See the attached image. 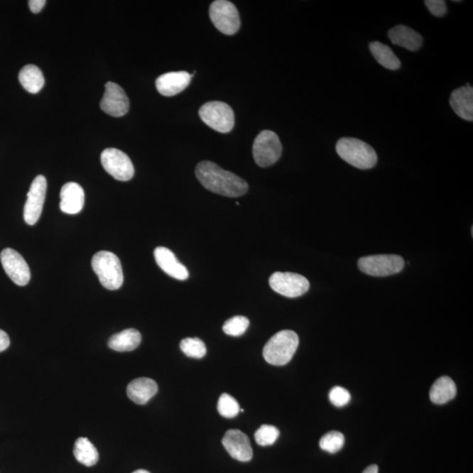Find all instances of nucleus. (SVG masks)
<instances>
[{
    "instance_id": "nucleus-1",
    "label": "nucleus",
    "mask_w": 473,
    "mask_h": 473,
    "mask_svg": "<svg viewBox=\"0 0 473 473\" xmlns=\"http://www.w3.org/2000/svg\"><path fill=\"white\" fill-rule=\"evenodd\" d=\"M196 175L202 185L213 193L228 197H242L249 191L245 180L221 168L212 161H204L197 164Z\"/></svg>"
},
{
    "instance_id": "nucleus-2",
    "label": "nucleus",
    "mask_w": 473,
    "mask_h": 473,
    "mask_svg": "<svg viewBox=\"0 0 473 473\" xmlns=\"http://www.w3.org/2000/svg\"><path fill=\"white\" fill-rule=\"evenodd\" d=\"M337 155L359 170H370L377 163L378 156L369 144L355 138H342L336 145Z\"/></svg>"
},
{
    "instance_id": "nucleus-3",
    "label": "nucleus",
    "mask_w": 473,
    "mask_h": 473,
    "mask_svg": "<svg viewBox=\"0 0 473 473\" xmlns=\"http://www.w3.org/2000/svg\"><path fill=\"white\" fill-rule=\"evenodd\" d=\"M299 345L298 334L285 330L270 339L263 349V357L266 362L273 366L286 365L295 355Z\"/></svg>"
},
{
    "instance_id": "nucleus-4",
    "label": "nucleus",
    "mask_w": 473,
    "mask_h": 473,
    "mask_svg": "<svg viewBox=\"0 0 473 473\" xmlns=\"http://www.w3.org/2000/svg\"><path fill=\"white\" fill-rule=\"evenodd\" d=\"M92 266L100 283L109 290H117L124 283L121 262L117 255L108 251H100L94 255Z\"/></svg>"
},
{
    "instance_id": "nucleus-5",
    "label": "nucleus",
    "mask_w": 473,
    "mask_h": 473,
    "mask_svg": "<svg viewBox=\"0 0 473 473\" xmlns=\"http://www.w3.org/2000/svg\"><path fill=\"white\" fill-rule=\"evenodd\" d=\"M199 116L210 129L219 133L227 134L235 125L234 111L230 105L220 101H212L202 105Z\"/></svg>"
},
{
    "instance_id": "nucleus-6",
    "label": "nucleus",
    "mask_w": 473,
    "mask_h": 473,
    "mask_svg": "<svg viewBox=\"0 0 473 473\" xmlns=\"http://www.w3.org/2000/svg\"><path fill=\"white\" fill-rule=\"evenodd\" d=\"M283 153L279 136L272 131L264 130L254 142L253 156L255 163L261 168L272 166Z\"/></svg>"
},
{
    "instance_id": "nucleus-7",
    "label": "nucleus",
    "mask_w": 473,
    "mask_h": 473,
    "mask_svg": "<svg viewBox=\"0 0 473 473\" xmlns=\"http://www.w3.org/2000/svg\"><path fill=\"white\" fill-rule=\"evenodd\" d=\"M405 262L399 255H373L360 259V271L368 276L384 277L400 273L403 269Z\"/></svg>"
},
{
    "instance_id": "nucleus-8",
    "label": "nucleus",
    "mask_w": 473,
    "mask_h": 473,
    "mask_svg": "<svg viewBox=\"0 0 473 473\" xmlns=\"http://www.w3.org/2000/svg\"><path fill=\"white\" fill-rule=\"evenodd\" d=\"M210 17L214 26L224 35L232 36L239 31L240 17L238 9L230 1L217 0L210 7Z\"/></svg>"
},
{
    "instance_id": "nucleus-9",
    "label": "nucleus",
    "mask_w": 473,
    "mask_h": 473,
    "mask_svg": "<svg viewBox=\"0 0 473 473\" xmlns=\"http://www.w3.org/2000/svg\"><path fill=\"white\" fill-rule=\"evenodd\" d=\"M269 285L273 291L288 298L302 296L310 289L307 278L290 272H276L269 278Z\"/></svg>"
},
{
    "instance_id": "nucleus-10",
    "label": "nucleus",
    "mask_w": 473,
    "mask_h": 473,
    "mask_svg": "<svg viewBox=\"0 0 473 473\" xmlns=\"http://www.w3.org/2000/svg\"><path fill=\"white\" fill-rule=\"evenodd\" d=\"M101 163L104 170L118 181L127 182L134 178L133 163L126 153L119 149H104L101 153Z\"/></svg>"
},
{
    "instance_id": "nucleus-11",
    "label": "nucleus",
    "mask_w": 473,
    "mask_h": 473,
    "mask_svg": "<svg viewBox=\"0 0 473 473\" xmlns=\"http://www.w3.org/2000/svg\"><path fill=\"white\" fill-rule=\"evenodd\" d=\"M47 192V180L43 175L36 176L28 193L24 207L25 222L29 225L38 222L43 212Z\"/></svg>"
},
{
    "instance_id": "nucleus-12",
    "label": "nucleus",
    "mask_w": 473,
    "mask_h": 473,
    "mask_svg": "<svg viewBox=\"0 0 473 473\" xmlns=\"http://www.w3.org/2000/svg\"><path fill=\"white\" fill-rule=\"evenodd\" d=\"M0 261L4 270L11 280L18 286H26L31 279L28 263L17 251L6 249L0 254Z\"/></svg>"
},
{
    "instance_id": "nucleus-13",
    "label": "nucleus",
    "mask_w": 473,
    "mask_h": 473,
    "mask_svg": "<svg viewBox=\"0 0 473 473\" xmlns=\"http://www.w3.org/2000/svg\"><path fill=\"white\" fill-rule=\"evenodd\" d=\"M104 88L105 92L100 103L101 109L112 117L126 115L129 111L130 102L125 91L112 82H108Z\"/></svg>"
},
{
    "instance_id": "nucleus-14",
    "label": "nucleus",
    "mask_w": 473,
    "mask_h": 473,
    "mask_svg": "<svg viewBox=\"0 0 473 473\" xmlns=\"http://www.w3.org/2000/svg\"><path fill=\"white\" fill-rule=\"evenodd\" d=\"M222 444L232 459L249 462L253 459V449L249 437L239 430H230L225 433Z\"/></svg>"
},
{
    "instance_id": "nucleus-15",
    "label": "nucleus",
    "mask_w": 473,
    "mask_h": 473,
    "mask_svg": "<svg viewBox=\"0 0 473 473\" xmlns=\"http://www.w3.org/2000/svg\"><path fill=\"white\" fill-rule=\"evenodd\" d=\"M193 74L186 71L165 73L157 78V91L165 97L178 95L189 86Z\"/></svg>"
},
{
    "instance_id": "nucleus-16",
    "label": "nucleus",
    "mask_w": 473,
    "mask_h": 473,
    "mask_svg": "<svg viewBox=\"0 0 473 473\" xmlns=\"http://www.w3.org/2000/svg\"><path fill=\"white\" fill-rule=\"evenodd\" d=\"M153 254H155L157 265L168 276L180 281H185L189 278L190 273L186 266L178 260L171 250L160 246L157 247Z\"/></svg>"
},
{
    "instance_id": "nucleus-17",
    "label": "nucleus",
    "mask_w": 473,
    "mask_h": 473,
    "mask_svg": "<svg viewBox=\"0 0 473 473\" xmlns=\"http://www.w3.org/2000/svg\"><path fill=\"white\" fill-rule=\"evenodd\" d=\"M60 209L62 212L75 215L81 212L85 205V191L77 183H67L61 190Z\"/></svg>"
},
{
    "instance_id": "nucleus-18",
    "label": "nucleus",
    "mask_w": 473,
    "mask_h": 473,
    "mask_svg": "<svg viewBox=\"0 0 473 473\" xmlns=\"http://www.w3.org/2000/svg\"><path fill=\"white\" fill-rule=\"evenodd\" d=\"M450 107L461 119L472 121L473 120V89L472 86L457 88L450 97Z\"/></svg>"
},
{
    "instance_id": "nucleus-19",
    "label": "nucleus",
    "mask_w": 473,
    "mask_h": 473,
    "mask_svg": "<svg viewBox=\"0 0 473 473\" xmlns=\"http://www.w3.org/2000/svg\"><path fill=\"white\" fill-rule=\"evenodd\" d=\"M127 396L134 403L144 405L158 392L157 383L149 378H138L127 386Z\"/></svg>"
},
{
    "instance_id": "nucleus-20",
    "label": "nucleus",
    "mask_w": 473,
    "mask_h": 473,
    "mask_svg": "<svg viewBox=\"0 0 473 473\" xmlns=\"http://www.w3.org/2000/svg\"><path fill=\"white\" fill-rule=\"evenodd\" d=\"M391 43L409 51H418L423 44V37L407 26L398 25L388 33Z\"/></svg>"
},
{
    "instance_id": "nucleus-21",
    "label": "nucleus",
    "mask_w": 473,
    "mask_h": 473,
    "mask_svg": "<svg viewBox=\"0 0 473 473\" xmlns=\"http://www.w3.org/2000/svg\"><path fill=\"white\" fill-rule=\"evenodd\" d=\"M141 334L135 329H127L109 339V347L116 352H131L141 344Z\"/></svg>"
},
{
    "instance_id": "nucleus-22",
    "label": "nucleus",
    "mask_w": 473,
    "mask_h": 473,
    "mask_svg": "<svg viewBox=\"0 0 473 473\" xmlns=\"http://www.w3.org/2000/svg\"><path fill=\"white\" fill-rule=\"evenodd\" d=\"M457 386L450 377L442 376L435 381L430 389V397L435 404H445L455 398Z\"/></svg>"
},
{
    "instance_id": "nucleus-23",
    "label": "nucleus",
    "mask_w": 473,
    "mask_h": 473,
    "mask_svg": "<svg viewBox=\"0 0 473 473\" xmlns=\"http://www.w3.org/2000/svg\"><path fill=\"white\" fill-rule=\"evenodd\" d=\"M18 80L22 87L32 94L38 93L45 84L43 74L36 65H26L22 67L18 74Z\"/></svg>"
},
{
    "instance_id": "nucleus-24",
    "label": "nucleus",
    "mask_w": 473,
    "mask_h": 473,
    "mask_svg": "<svg viewBox=\"0 0 473 473\" xmlns=\"http://www.w3.org/2000/svg\"><path fill=\"white\" fill-rule=\"evenodd\" d=\"M370 51L376 61L386 69L396 70L401 63L391 48L380 41H374L369 45Z\"/></svg>"
},
{
    "instance_id": "nucleus-25",
    "label": "nucleus",
    "mask_w": 473,
    "mask_h": 473,
    "mask_svg": "<svg viewBox=\"0 0 473 473\" xmlns=\"http://www.w3.org/2000/svg\"><path fill=\"white\" fill-rule=\"evenodd\" d=\"M74 456L79 463L88 467L95 465L99 459L96 447L86 437H79L75 442Z\"/></svg>"
},
{
    "instance_id": "nucleus-26",
    "label": "nucleus",
    "mask_w": 473,
    "mask_h": 473,
    "mask_svg": "<svg viewBox=\"0 0 473 473\" xmlns=\"http://www.w3.org/2000/svg\"><path fill=\"white\" fill-rule=\"evenodd\" d=\"M180 348L184 354L190 358L202 359L207 352L205 344L197 337H187L180 343Z\"/></svg>"
},
{
    "instance_id": "nucleus-27",
    "label": "nucleus",
    "mask_w": 473,
    "mask_h": 473,
    "mask_svg": "<svg viewBox=\"0 0 473 473\" xmlns=\"http://www.w3.org/2000/svg\"><path fill=\"white\" fill-rule=\"evenodd\" d=\"M344 445V435L339 433V431H330V433L325 434L319 442V445H320L322 450L332 454L339 452L343 448Z\"/></svg>"
},
{
    "instance_id": "nucleus-28",
    "label": "nucleus",
    "mask_w": 473,
    "mask_h": 473,
    "mask_svg": "<svg viewBox=\"0 0 473 473\" xmlns=\"http://www.w3.org/2000/svg\"><path fill=\"white\" fill-rule=\"evenodd\" d=\"M249 325V318L243 315H236L224 322L223 330L229 336L239 337L246 332Z\"/></svg>"
},
{
    "instance_id": "nucleus-29",
    "label": "nucleus",
    "mask_w": 473,
    "mask_h": 473,
    "mask_svg": "<svg viewBox=\"0 0 473 473\" xmlns=\"http://www.w3.org/2000/svg\"><path fill=\"white\" fill-rule=\"evenodd\" d=\"M217 411L224 418L232 419L236 418L240 411L239 405L234 397L228 393H223L217 403Z\"/></svg>"
},
{
    "instance_id": "nucleus-30",
    "label": "nucleus",
    "mask_w": 473,
    "mask_h": 473,
    "mask_svg": "<svg viewBox=\"0 0 473 473\" xmlns=\"http://www.w3.org/2000/svg\"><path fill=\"white\" fill-rule=\"evenodd\" d=\"M279 435L280 431L276 426L262 425L255 433L254 438L259 445L270 446L275 444Z\"/></svg>"
},
{
    "instance_id": "nucleus-31",
    "label": "nucleus",
    "mask_w": 473,
    "mask_h": 473,
    "mask_svg": "<svg viewBox=\"0 0 473 473\" xmlns=\"http://www.w3.org/2000/svg\"><path fill=\"white\" fill-rule=\"evenodd\" d=\"M330 403L336 407H344L351 401V394L342 386H335L329 393Z\"/></svg>"
},
{
    "instance_id": "nucleus-32",
    "label": "nucleus",
    "mask_w": 473,
    "mask_h": 473,
    "mask_svg": "<svg viewBox=\"0 0 473 473\" xmlns=\"http://www.w3.org/2000/svg\"><path fill=\"white\" fill-rule=\"evenodd\" d=\"M425 5L431 14L435 17H442L447 13V5L444 0H426Z\"/></svg>"
},
{
    "instance_id": "nucleus-33",
    "label": "nucleus",
    "mask_w": 473,
    "mask_h": 473,
    "mask_svg": "<svg viewBox=\"0 0 473 473\" xmlns=\"http://www.w3.org/2000/svg\"><path fill=\"white\" fill-rule=\"evenodd\" d=\"M47 1L45 0H30L28 2L29 9L33 13H38L43 9Z\"/></svg>"
},
{
    "instance_id": "nucleus-34",
    "label": "nucleus",
    "mask_w": 473,
    "mask_h": 473,
    "mask_svg": "<svg viewBox=\"0 0 473 473\" xmlns=\"http://www.w3.org/2000/svg\"><path fill=\"white\" fill-rule=\"evenodd\" d=\"M10 345V339L9 335L4 330H0V352L6 351Z\"/></svg>"
},
{
    "instance_id": "nucleus-35",
    "label": "nucleus",
    "mask_w": 473,
    "mask_h": 473,
    "mask_svg": "<svg viewBox=\"0 0 473 473\" xmlns=\"http://www.w3.org/2000/svg\"><path fill=\"white\" fill-rule=\"evenodd\" d=\"M379 472V467H377L376 464H373L370 465V467H368L365 471L363 472V473H378Z\"/></svg>"
},
{
    "instance_id": "nucleus-36",
    "label": "nucleus",
    "mask_w": 473,
    "mask_h": 473,
    "mask_svg": "<svg viewBox=\"0 0 473 473\" xmlns=\"http://www.w3.org/2000/svg\"><path fill=\"white\" fill-rule=\"evenodd\" d=\"M133 473H150V472L146 470H137L134 472Z\"/></svg>"
}]
</instances>
